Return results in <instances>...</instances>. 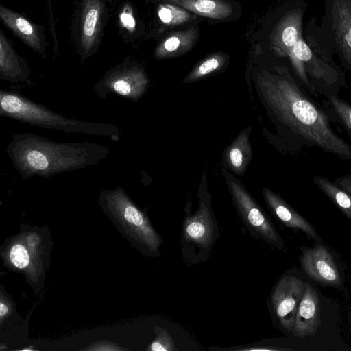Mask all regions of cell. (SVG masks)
<instances>
[{
    "label": "cell",
    "instance_id": "cell-23",
    "mask_svg": "<svg viewBox=\"0 0 351 351\" xmlns=\"http://www.w3.org/2000/svg\"><path fill=\"white\" fill-rule=\"evenodd\" d=\"M29 165L34 169L45 170L49 165V160L46 156L40 151L32 150L27 154Z\"/></svg>",
    "mask_w": 351,
    "mask_h": 351
},
{
    "label": "cell",
    "instance_id": "cell-21",
    "mask_svg": "<svg viewBox=\"0 0 351 351\" xmlns=\"http://www.w3.org/2000/svg\"><path fill=\"white\" fill-rule=\"evenodd\" d=\"M10 258L12 264L19 269L26 267L29 262L28 252L21 244H16L12 246L10 252Z\"/></svg>",
    "mask_w": 351,
    "mask_h": 351
},
{
    "label": "cell",
    "instance_id": "cell-19",
    "mask_svg": "<svg viewBox=\"0 0 351 351\" xmlns=\"http://www.w3.org/2000/svg\"><path fill=\"white\" fill-rule=\"evenodd\" d=\"M0 68L5 75H16L19 70L18 57L3 31L0 32Z\"/></svg>",
    "mask_w": 351,
    "mask_h": 351
},
{
    "label": "cell",
    "instance_id": "cell-7",
    "mask_svg": "<svg viewBox=\"0 0 351 351\" xmlns=\"http://www.w3.org/2000/svg\"><path fill=\"white\" fill-rule=\"evenodd\" d=\"M262 193L268 210L282 226L294 231L302 232L308 239L317 243H323L313 225L278 194L267 187H263Z\"/></svg>",
    "mask_w": 351,
    "mask_h": 351
},
{
    "label": "cell",
    "instance_id": "cell-22",
    "mask_svg": "<svg viewBox=\"0 0 351 351\" xmlns=\"http://www.w3.org/2000/svg\"><path fill=\"white\" fill-rule=\"evenodd\" d=\"M227 350H237V351H284V350H293L291 348H279L276 346L271 345L268 341H258L247 345H243L235 346L233 348H226Z\"/></svg>",
    "mask_w": 351,
    "mask_h": 351
},
{
    "label": "cell",
    "instance_id": "cell-16",
    "mask_svg": "<svg viewBox=\"0 0 351 351\" xmlns=\"http://www.w3.org/2000/svg\"><path fill=\"white\" fill-rule=\"evenodd\" d=\"M322 106L332 123L341 126L351 142V104L339 96H330L324 99Z\"/></svg>",
    "mask_w": 351,
    "mask_h": 351
},
{
    "label": "cell",
    "instance_id": "cell-8",
    "mask_svg": "<svg viewBox=\"0 0 351 351\" xmlns=\"http://www.w3.org/2000/svg\"><path fill=\"white\" fill-rule=\"evenodd\" d=\"M321 325V304L316 290L306 283L291 333L300 338L314 335Z\"/></svg>",
    "mask_w": 351,
    "mask_h": 351
},
{
    "label": "cell",
    "instance_id": "cell-28",
    "mask_svg": "<svg viewBox=\"0 0 351 351\" xmlns=\"http://www.w3.org/2000/svg\"><path fill=\"white\" fill-rule=\"evenodd\" d=\"M173 1H176V0H173Z\"/></svg>",
    "mask_w": 351,
    "mask_h": 351
},
{
    "label": "cell",
    "instance_id": "cell-18",
    "mask_svg": "<svg viewBox=\"0 0 351 351\" xmlns=\"http://www.w3.org/2000/svg\"><path fill=\"white\" fill-rule=\"evenodd\" d=\"M157 12L160 21L170 27L184 24L193 18V15L187 10L176 4H160Z\"/></svg>",
    "mask_w": 351,
    "mask_h": 351
},
{
    "label": "cell",
    "instance_id": "cell-5",
    "mask_svg": "<svg viewBox=\"0 0 351 351\" xmlns=\"http://www.w3.org/2000/svg\"><path fill=\"white\" fill-rule=\"evenodd\" d=\"M300 263L303 271L313 280L324 285L343 289V280L339 268L323 243L304 249L300 256Z\"/></svg>",
    "mask_w": 351,
    "mask_h": 351
},
{
    "label": "cell",
    "instance_id": "cell-24",
    "mask_svg": "<svg viewBox=\"0 0 351 351\" xmlns=\"http://www.w3.org/2000/svg\"><path fill=\"white\" fill-rule=\"evenodd\" d=\"M120 19L124 27L128 29L130 31H133L135 27V20L133 17L131 9L125 8L122 12Z\"/></svg>",
    "mask_w": 351,
    "mask_h": 351
},
{
    "label": "cell",
    "instance_id": "cell-17",
    "mask_svg": "<svg viewBox=\"0 0 351 351\" xmlns=\"http://www.w3.org/2000/svg\"><path fill=\"white\" fill-rule=\"evenodd\" d=\"M227 61L222 53H215L199 62L185 77L184 83H190L202 80L221 69Z\"/></svg>",
    "mask_w": 351,
    "mask_h": 351
},
{
    "label": "cell",
    "instance_id": "cell-27",
    "mask_svg": "<svg viewBox=\"0 0 351 351\" xmlns=\"http://www.w3.org/2000/svg\"><path fill=\"white\" fill-rule=\"evenodd\" d=\"M0 309L1 318H3V315L8 313V307L3 304V301L1 302Z\"/></svg>",
    "mask_w": 351,
    "mask_h": 351
},
{
    "label": "cell",
    "instance_id": "cell-11",
    "mask_svg": "<svg viewBox=\"0 0 351 351\" xmlns=\"http://www.w3.org/2000/svg\"><path fill=\"white\" fill-rule=\"evenodd\" d=\"M101 0H84L80 17V47L88 53L98 43L102 28Z\"/></svg>",
    "mask_w": 351,
    "mask_h": 351
},
{
    "label": "cell",
    "instance_id": "cell-1",
    "mask_svg": "<svg viewBox=\"0 0 351 351\" xmlns=\"http://www.w3.org/2000/svg\"><path fill=\"white\" fill-rule=\"evenodd\" d=\"M258 84L286 151L316 147L351 164V145L335 132L324 107L287 69L265 73Z\"/></svg>",
    "mask_w": 351,
    "mask_h": 351
},
{
    "label": "cell",
    "instance_id": "cell-25",
    "mask_svg": "<svg viewBox=\"0 0 351 351\" xmlns=\"http://www.w3.org/2000/svg\"><path fill=\"white\" fill-rule=\"evenodd\" d=\"M125 80L124 77L121 78L114 83L115 91L122 95H128L131 91V85Z\"/></svg>",
    "mask_w": 351,
    "mask_h": 351
},
{
    "label": "cell",
    "instance_id": "cell-9",
    "mask_svg": "<svg viewBox=\"0 0 351 351\" xmlns=\"http://www.w3.org/2000/svg\"><path fill=\"white\" fill-rule=\"evenodd\" d=\"M302 11L300 8L287 12L275 25L269 36L270 46L280 57H288L292 47L302 37Z\"/></svg>",
    "mask_w": 351,
    "mask_h": 351
},
{
    "label": "cell",
    "instance_id": "cell-14",
    "mask_svg": "<svg viewBox=\"0 0 351 351\" xmlns=\"http://www.w3.org/2000/svg\"><path fill=\"white\" fill-rule=\"evenodd\" d=\"M175 3L202 16L223 19L232 12L230 4L223 0H176Z\"/></svg>",
    "mask_w": 351,
    "mask_h": 351
},
{
    "label": "cell",
    "instance_id": "cell-4",
    "mask_svg": "<svg viewBox=\"0 0 351 351\" xmlns=\"http://www.w3.org/2000/svg\"><path fill=\"white\" fill-rule=\"evenodd\" d=\"M305 285L302 279L285 274L273 287L267 304L273 319L282 330L291 332Z\"/></svg>",
    "mask_w": 351,
    "mask_h": 351
},
{
    "label": "cell",
    "instance_id": "cell-13",
    "mask_svg": "<svg viewBox=\"0 0 351 351\" xmlns=\"http://www.w3.org/2000/svg\"><path fill=\"white\" fill-rule=\"evenodd\" d=\"M198 38L195 27L173 32L167 36L155 49V56L169 58L183 55L190 51Z\"/></svg>",
    "mask_w": 351,
    "mask_h": 351
},
{
    "label": "cell",
    "instance_id": "cell-6",
    "mask_svg": "<svg viewBox=\"0 0 351 351\" xmlns=\"http://www.w3.org/2000/svg\"><path fill=\"white\" fill-rule=\"evenodd\" d=\"M329 14L336 51L351 73V0H331Z\"/></svg>",
    "mask_w": 351,
    "mask_h": 351
},
{
    "label": "cell",
    "instance_id": "cell-20",
    "mask_svg": "<svg viewBox=\"0 0 351 351\" xmlns=\"http://www.w3.org/2000/svg\"><path fill=\"white\" fill-rule=\"evenodd\" d=\"M156 336L146 350L152 351H177L175 341L171 335L164 328H154Z\"/></svg>",
    "mask_w": 351,
    "mask_h": 351
},
{
    "label": "cell",
    "instance_id": "cell-26",
    "mask_svg": "<svg viewBox=\"0 0 351 351\" xmlns=\"http://www.w3.org/2000/svg\"><path fill=\"white\" fill-rule=\"evenodd\" d=\"M334 182L351 195V175L336 178Z\"/></svg>",
    "mask_w": 351,
    "mask_h": 351
},
{
    "label": "cell",
    "instance_id": "cell-15",
    "mask_svg": "<svg viewBox=\"0 0 351 351\" xmlns=\"http://www.w3.org/2000/svg\"><path fill=\"white\" fill-rule=\"evenodd\" d=\"M313 181L335 206L351 220V195L326 177L315 176Z\"/></svg>",
    "mask_w": 351,
    "mask_h": 351
},
{
    "label": "cell",
    "instance_id": "cell-10",
    "mask_svg": "<svg viewBox=\"0 0 351 351\" xmlns=\"http://www.w3.org/2000/svg\"><path fill=\"white\" fill-rule=\"evenodd\" d=\"M0 18L7 27L26 45L33 50L43 54L45 38L42 27L3 5L0 6Z\"/></svg>",
    "mask_w": 351,
    "mask_h": 351
},
{
    "label": "cell",
    "instance_id": "cell-12",
    "mask_svg": "<svg viewBox=\"0 0 351 351\" xmlns=\"http://www.w3.org/2000/svg\"><path fill=\"white\" fill-rule=\"evenodd\" d=\"M251 128L243 130L235 139L224 149L223 162L236 175L242 176L252 157V148L250 141Z\"/></svg>",
    "mask_w": 351,
    "mask_h": 351
},
{
    "label": "cell",
    "instance_id": "cell-2",
    "mask_svg": "<svg viewBox=\"0 0 351 351\" xmlns=\"http://www.w3.org/2000/svg\"><path fill=\"white\" fill-rule=\"evenodd\" d=\"M197 197L198 206L193 213L191 200L188 198L181 228V254L188 266L206 261L220 237L205 173L202 174L201 178Z\"/></svg>",
    "mask_w": 351,
    "mask_h": 351
},
{
    "label": "cell",
    "instance_id": "cell-3",
    "mask_svg": "<svg viewBox=\"0 0 351 351\" xmlns=\"http://www.w3.org/2000/svg\"><path fill=\"white\" fill-rule=\"evenodd\" d=\"M221 172L233 205L245 229L254 238L285 252V241L263 208L238 178L224 167Z\"/></svg>",
    "mask_w": 351,
    "mask_h": 351
}]
</instances>
